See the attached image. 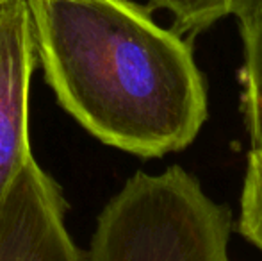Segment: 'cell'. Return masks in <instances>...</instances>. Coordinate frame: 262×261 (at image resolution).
I'll return each instance as SVG.
<instances>
[{
	"mask_svg": "<svg viewBox=\"0 0 262 261\" xmlns=\"http://www.w3.org/2000/svg\"><path fill=\"white\" fill-rule=\"evenodd\" d=\"M245 43V63L241 68V111L248 126L253 150H262V22Z\"/></svg>",
	"mask_w": 262,
	"mask_h": 261,
	"instance_id": "8992f818",
	"label": "cell"
},
{
	"mask_svg": "<svg viewBox=\"0 0 262 261\" xmlns=\"http://www.w3.org/2000/svg\"><path fill=\"white\" fill-rule=\"evenodd\" d=\"M150 11L164 9L173 16V31L196 34L225 16H235L243 42H248L262 22V0H148Z\"/></svg>",
	"mask_w": 262,
	"mask_h": 261,
	"instance_id": "5b68a950",
	"label": "cell"
},
{
	"mask_svg": "<svg viewBox=\"0 0 262 261\" xmlns=\"http://www.w3.org/2000/svg\"><path fill=\"white\" fill-rule=\"evenodd\" d=\"M59 104L114 149L161 157L193 143L207 90L193 49L130 0H27Z\"/></svg>",
	"mask_w": 262,
	"mask_h": 261,
	"instance_id": "6da1fadb",
	"label": "cell"
},
{
	"mask_svg": "<svg viewBox=\"0 0 262 261\" xmlns=\"http://www.w3.org/2000/svg\"><path fill=\"white\" fill-rule=\"evenodd\" d=\"M239 231L262 252V150L250 149L241 192Z\"/></svg>",
	"mask_w": 262,
	"mask_h": 261,
	"instance_id": "52a82bcc",
	"label": "cell"
},
{
	"mask_svg": "<svg viewBox=\"0 0 262 261\" xmlns=\"http://www.w3.org/2000/svg\"><path fill=\"white\" fill-rule=\"evenodd\" d=\"M66 209L61 186L31 157L0 206V261H84Z\"/></svg>",
	"mask_w": 262,
	"mask_h": 261,
	"instance_id": "3957f363",
	"label": "cell"
},
{
	"mask_svg": "<svg viewBox=\"0 0 262 261\" xmlns=\"http://www.w3.org/2000/svg\"><path fill=\"white\" fill-rule=\"evenodd\" d=\"M232 216L179 165L134 174L98 215L84 261H228Z\"/></svg>",
	"mask_w": 262,
	"mask_h": 261,
	"instance_id": "7a4b0ae2",
	"label": "cell"
},
{
	"mask_svg": "<svg viewBox=\"0 0 262 261\" xmlns=\"http://www.w3.org/2000/svg\"><path fill=\"white\" fill-rule=\"evenodd\" d=\"M39 63L27 0L0 2V206L25 165L29 145V90Z\"/></svg>",
	"mask_w": 262,
	"mask_h": 261,
	"instance_id": "277c9868",
	"label": "cell"
},
{
	"mask_svg": "<svg viewBox=\"0 0 262 261\" xmlns=\"http://www.w3.org/2000/svg\"><path fill=\"white\" fill-rule=\"evenodd\" d=\"M0 2H2V0H0Z\"/></svg>",
	"mask_w": 262,
	"mask_h": 261,
	"instance_id": "ba28073f",
	"label": "cell"
}]
</instances>
